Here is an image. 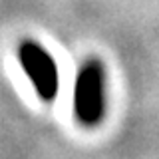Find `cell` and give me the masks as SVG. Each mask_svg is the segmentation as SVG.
<instances>
[{"mask_svg":"<svg viewBox=\"0 0 159 159\" xmlns=\"http://www.w3.org/2000/svg\"><path fill=\"white\" fill-rule=\"evenodd\" d=\"M106 116V70L102 60L88 58L74 84V117L82 127H98Z\"/></svg>","mask_w":159,"mask_h":159,"instance_id":"1","label":"cell"},{"mask_svg":"<svg viewBox=\"0 0 159 159\" xmlns=\"http://www.w3.org/2000/svg\"><path fill=\"white\" fill-rule=\"evenodd\" d=\"M18 60L26 78L42 102H54L60 88V74L54 56L36 40H22L18 46Z\"/></svg>","mask_w":159,"mask_h":159,"instance_id":"2","label":"cell"}]
</instances>
